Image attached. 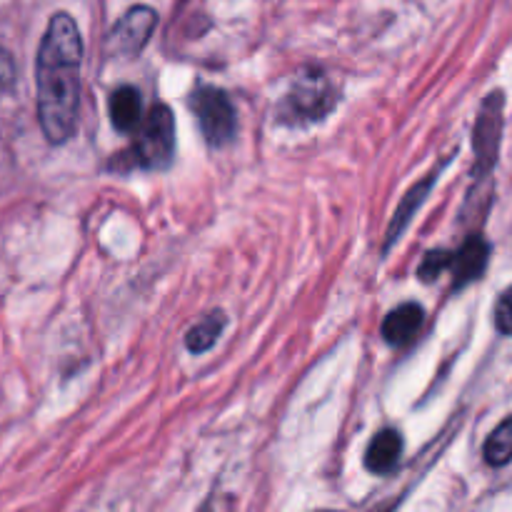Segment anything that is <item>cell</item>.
I'll list each match as a JSON object with an SVG mask.
<instances>
[{
  "label": "cell",
  "instance_id": "cell-3",
  "mask_svg": "<svg viewBox=\"0 0 512 512\" xmlns=\"http://www.w3.org/2000/svg\"><path fill=\"white\" fill-rule=\"evenodd\" d=\"M335 105V90L330 80L320 70H308L300 78H295L293 88L285 95V103L280 105V113L288 123H313L330 113Z\"/></svg>",
  "mask_w": 512,
  "mask_h": 512
},
{
  "label": "cell",
  "instance_id": "cell-2",
  "mask_svg": "<svg viewBox=\"0 0 512 512\" xmlns=\"http://www.w3.org/2000/svg\"><path fill=\"white\" fill-rule=\"evenodd\" d=\"M175 153V123L173 113L165 103H155L145 120H140L138 138H135V160L140 168L163 170L168 168Z\"/></svg>",
  "mask_w": 512,
  "mask_h": 512
},
{
  "label": "cell",
  "instance_id": "cell-10",
  "mask_svg": "<svg viewBox=\"0 0 512 512\" xmlns=\"http://www.w3.org/2000/svg\"><path fill=\"white\" fill-rule=\"evenodd\" d=\"M110 120H113L115 130L120 133H133L143 120V103H140V93L133 85H120L110 95Z\"/></svg>",
  "mask_w": 512,
  "mask_h": 512
},
{
  "label": "cell",
  "instance_id": "cell-12",
  "mask_svg": "<svg viewBox=\"0 0 512 512\" xmlns=\"http://www.w3.org/2000/svg\"><path fill=\"white\" fill-rule=\"evenodd\" d=\"M485 460L493 468H503L512 460V415L508 420H503L488 438V443H485Z\"/></svg>",
  "mask_w": 512,
  "mask_h": 512
},
{
  "label": "cell",
  "instance_id": "cell-4",
  "mask_svg": "<svg viewBox=\"0 0 512 512\" xmlns=\"http://www.w3.org/2000/svg\"><path fill=\"white\" fill-rule=\"evenodd\" d=\"M200 130L210 145H225L235 135V108L228 93L213 85H200L190 98Z\"/></svg>",
  "mask_w": 512,
  "mask_h": 512
},
{
  "label": "cell",
  "instance_id": "cell-8",
  "mask_svg": "<svg viewBox=\"0 0 512 512\" xmlns=\"http://www.w3.org/2000/svg\"><path fill=\"white\" fill-rule=\"evenodd\" d=\"M425 313L418 303H403L383 320V338L390 345L400 348V345H408L418 338L420 328H423Z\"/></svg>",
  "mask_w": 512,
  "mask_h": 512
},
{
  "label": "cell",
  "instance_id": "cell-6",
  "mask_svg": "<svg viewBox=\"0 0 512 512\" xmlns=\"http://www.w3.org/2000/svg\"><path fill=\"white\" fill-rule=\"evenodd\" d=\"M500 128H503V95L495 90L490 98H485L478 123H475V158H478L480 175L488 173L498 158Z\"/></svg>",
  "mask_w": 512,
  "mask_h": 512
},
{
  "label": "cell",
  "instance_id": "cell-9",
  "mask_svg": "<svg viewBox=\"0 0 512 512\" xmlns=\"http://www.w3.org/2000/svg\"><path fill=\"white\" fill-rule=\"evenodd\" d=\"M400 455H403V438L398 430L388 428L370 440L365 450V468L375 475H388L400 463Z\"/></svg>",
  "mask_w": 512,
  "mask_h": 512
},
{
  "label": "cell",
  "instance_id": "cell-5",
  "mask_svg": "<svg viewBox=\"0 0 512 512\" xmlns=\"http://www.w3.org/2000/svg\"><path fill=\"white\" fill-rule=\"evenodd\" d=\"M155 25H158V13L148 5H135L110 30L108 53L118 55V58H130V55L140 53L153 35Z\"/></svg>",
  "mask_w": 512,
  "mask_h": 512
},
{
  "label": "cell",
  "instance_id": "cell-1",
  "mask_svg": "<svg viewBox=\"0 0 512 512\" xmlns=\"http://www.w3.org/2000/svg\"><path fill=\"white\" fill-rule=\"evenodd\" d=\"M80 63L83 38L78 23L68 13H55L35 58L38 120L45 140L53 145L68 143L78 128Z\"/></svg>",
  "mask_w": 512,
  "mask_h": 512
},
{
  "label": "cell",
  "instance_id": "cell-14",
  "mask_svg": "<svg viewBox=\"0 0 512 512\" xmlns=\"http://www.w3.org/2000/svg\"><path fill=\"white\" fill-rule=\"evenodd\" d=\"M450 263H453V253H448V250H430V253L425 255L423 265H420V278H423L425 283H430V280L438 278L445 268H450Z\"/></svg>",
  "mask_w": 512,
  "mask_h": 512
},
{
  "label": "cell",
  "instance_id": "cell-7",
  "mask_svg": "<svg viewBox=\"0 0 512 512\" xmlns=\"http://www.w3.org/2000/svg\"><path fill=\"white\" fill-rule=\"evenodd\" d=\"M490 258V245L485 243L480 235H473L463 243V248L453 255V285L455 288H463V285L473 283L483 275L485 265Z\"/></svg>",
  "mask_w": 512,
  "mask_h": 512
},
{
  "label": "cell",
  "instance_id": "cell-11",
  "mask_svg": "<svg viewBox=\"0 0 512 512\" xmlns=\"http://www.w3.org/2000/svg\"><path fill=\"white\" fill-rule=\"evenodd\" d=\"M223 328L225 315L220 313V310H215V313L205 315L203 320H198V323L190 328V333L185 335V345H188L190 353H205V350L213 348L215 340L223 333Z\"/></svg>",
  "mask_w": 512,
  "mask_h": 512
},
{
  "label": "cell",
  "instance_id": "cell-13",
  "mask_svg": "<svg viewBox=\"0 0 512 512\" xmlns=\"http://www.w3.org/2000/svg\"><path fill=\"white\" fill-rule=\"evenodd\" d=\"M433 183H435V175H430L428 180H423V183H420V185H415V188L410 190L408 195H405L403 205H400L398 213H395V218H393V223H390V230H388V245L393 243V240L398 238V235H400V230H403L405 225H408V220L413 218V213H415V210H418V205L423 203L425 195H428L430 185H433Z\"/></svg>",
  "mask_w": 512,
  "mask_h": 512
},
{
  "label": "cell",
  "instance_id": "cell-16",
  "mask_svg": "<svg viewBox=\"0 0 512 512\" xmlns=\"http://www.w3.org/2000/svg\"><path fill=\"white\" fill-rule=\"evenodd\" d=\"M15 80V60L5 48H0V88L10 85Z\"/></svg>",
  "mask_w": 512,
  "mask_h": 512
},
{
  "label": "cell",
  "instance_id": "cell-15",
  "mask_svg": "<svg viewBox=\"0 0 512 512\" xmlns=\"http://www.w3.org/2000/svg\"><path fill=\"white\" fill-rule=\"evenodd\" d=\"M495 325L503 335H512V285L503 290V295L495 303Z\"/></svg>",
  "mask_w": 512,
  "mask_h": 512
}]
</instances>
